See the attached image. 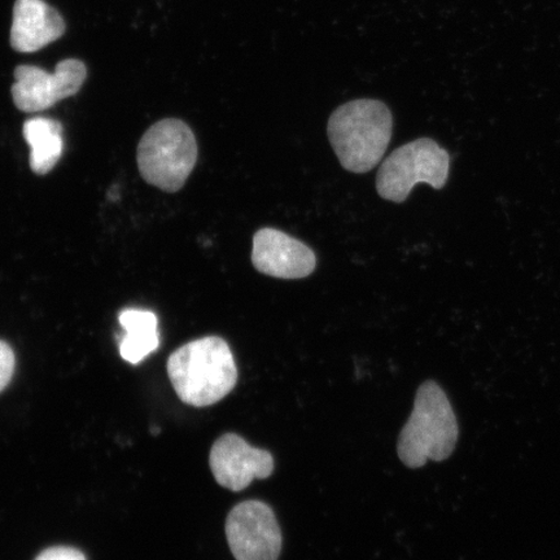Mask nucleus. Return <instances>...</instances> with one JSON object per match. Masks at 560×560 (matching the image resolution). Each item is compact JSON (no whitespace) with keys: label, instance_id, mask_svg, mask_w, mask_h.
Returning a JSON list of instances; mask_svg holds the SVG:
<instances>
[{"label":"nucleus","instance_id":"nucleus-1","mask_svg":"<svg viewBox=\"0 0 560 560\" xmlns=\"http://www.w3.org/2000/svg\"><path fill=\"white\" fill-rule=\"evenodd\" d=\"M166 369L179 400L195 408L220 402L237 383L233 352L219 336L182 346L172 353Z\"/></svg>","mask_w":560,"mask_h":560},{"label":"nucleus","instance_id":"nucleus-2","mask_svg":"<svg viewBox=\"0 0 560 560\" xmlns=\"http://www.w3.org/2000/svg\"><path fill=\"white\" fill-rule=\"evenodd\" d=\"M328 139L346 171L363 174L381 163L394 135L387 104L359 100L340 105L327 126Z\"/></svg>","mask_w":560,"mask_h":560},{"label":"nucleus","instance_id":"nucleus-3","mask_svg":"<svg viewBox=\"0 0 560 560\" xmlns=\"http://www.w3.org/2000/svg\"><path fill=\"white\" fill-rule=\"evenodd\" d=\"M458 441V423L443 388L435 382L420 385L415 409L398 439L402 464L419 468L429 460L451 457Z\"/></svg>","mask_w":560,"mask_h":560},{"label":"nucleus","instance_id":"nucleus-4","mask_svg":"<svg viewBox=\"0 0 560 560\" xmlns=\"http://www.w3.org/2000/svg\"><path fill=\"white\" fill-rule=\"evenodd\" d=\"M198 143L187 124L166 118L145 131L137 151L139 172L147 184L165 192L185 186L198 161Z\"/></svg>","mask_w":560,"mask_h":560},{"label":"nucleus","instance_id":"nucleus-5","mask_svg":"<svg viewBox=\"0 0 560 560\" xmlns=\"http://www.w3.org/2000/svg\"><path fill=\"white\" fill-rule=\"evenodd\" d=\"M451 156L430 138H420L401 145L384 160L376 175L381 198L404 202L418 184L441 190L450 175Z\"/></svg>","mask_w":560,"mask_h":560},{"label":"nucleus","instance_id":"nucleus-6","mask_svg":"<svg viewBox=\"0 0 560 560\" xmlns=\"http://www.w3.org/2000/svg\"><path fill=\"white\" fill-rule=\"evenodd\" d=\"M86 77V66L77 59L60 61L54 73L38 67L20 66L12 86L13 102L25 114H38L79 93Z\"/></svg>","mask_w":560,"mask_h":560},{"label":"nucleus","instance_id":"nucleus-7","mask_svg":"<svg viewBox=\"0 0 560 560\" xmlns=\"http://www.w3.org/2000/svg\"><path fill=\"white\" fill-rule=\"evenodd\" d=\"M226 537L236 560H278L282 551L275 511L261 501H245L230 511Z\"/></svg>","mask_w":560,"mask_h":560},{"label":"nucleus","instance_id":"nucleus-8","mask_svg":"<svg viewBox=\"0 0 560 560\" xmlns=\"http://www.w3.org/2000/svg\"><path fill=\"white\" fill-rule=\"evenodd\" d=\"M209 465L215 481L233 492H241L255 479H268L275 472L271 453L250 446L235 433H226L215 441Z\"/></svg>","mask_w":560,"mask_h":560},{"label":"nucleus","instance_id":"nucleus-9","mask_svg":"<svg viewBox=\"0 0 560 560\" xmlns=\"http://www.w3.org/2000/svg\"><path fill=\"white\" fill-rule=\"evenodd\" d=\"M252 264L261 275L279 279H303L313 275L317 257L311 247L283 231L265 228L254 236Z\"/></svg>","mask_w":560,"mask_h":560},{"label":"nucleus","instance_id":"nucleus-10","mask_svg":"<svg viewBox=\"0 0 560 560\" xmlns=\"http://www.w3.org/2000/svg\"><path fill=\"white\" fill-rule=\"evenodd\" d=\"M65 33V19L45 0H16L10 37L13 50L37 52Z\"/></svg>","mask_w":560,"mask_h":560},{"label":"nucleus","instance_id":"nucleus-11","mask_svg":"<svg viewBox=\"0 0 560 560\" xmlns=\"http://www.w3.org/2000/svg\"><path fill=\"white\" fill-rule=\"evenodd\" d=\"M124 328L120 353L125 361L138 365L160 346L158 315L150 311L125 310L118 315Z\"/></svg>","mask_w":560,"mask_h":560},{"label":"nucleus","instance_id":"nucleus-12","mask_svg":"<svg viewBox=\"0 0 560 560\" xmlns=\"http://www.w3.org/2000/svg\"><path fill=\"white\" fill-rule=\"evenodd\" d=\"M23 135L31 147L32 171L38 175L50 173L65 150L61 124L52 118L34 117L25 121Z\"/></svg>","mask_w":560,"mask_h":560},{"label":"nucleus","instance_id":"nucleus-13","mask_svg":"<svg viewBox=\"0 0 560 560\" xmlns=\"http://www.w3.org/2000/svg\"><path fill=\"white\" fill-rule=\"evenodd\" d=\"M15 366L16 357L13 349L5 341L0 340V394L9 387Z\"/></svg>","mask_w":560,"mask_h":560},{"label":"nucleus","instance_id":"nucleus-14","mask_svg":"<svg viewBox=\"0 0 560 560\" xmlns=\"http://www.w3.org/2000/svg\"><path fill=\"white\" fill-rule=\"evenodd\" d=\"M35 560H88L82 551L69 546H55V548L46 549L35 558Z\"/></svg>","mask_w":560,"mask_h":560}]
</instances>
